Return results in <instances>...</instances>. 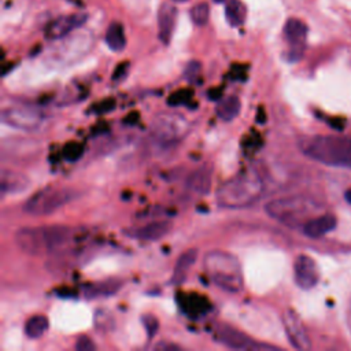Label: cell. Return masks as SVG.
<instances>
[{
    "mask_svg": "<svg viewBox=\"0 0 351 351\" xmlns=\"http://www.w3.org/2000/svg\"><path fill=\"white\" fill-rule=\"evenodd\" d=\"M81 237V230L67 225H43L21 228L15 233V244L29 255H55L66 251Z\"/></svg>",
    "mask_w": 351,
    "mask_h": 351,
    "instance_id": "1",
    "label": "cell"
},
{
    "mask_svg": "<svg viewBox=\"0 0 351 351\" xmlns=\"http://www.w3.org/2000/svg\"><path fill=\"white\" fill-rule=\"evenodd\" d=\"M263 191L262 177L252 170H247L225 181L217 189L215 200L222 208H245L256 203Z\"/></svg>",
    "mask_w": 351,
    "mask_h": 351,
    "instance_id": "2",
    "label": "cell"
},
{
    "mask_svg": "<svg viewBox=\"0 0 351 351\" xmlns=\"http://www.w3.org/2000/svg\"><path fill=\"white\" fill-rule=\"evenodd\" d=\"M299 148L315 162L351 169V137L336 134L307 136L299 140Z\"/></svg>",
    "mask_w": 351,
    "mask_h": 351,
    "instance_id": "3",
    "label": "cell"
},
{
    "mask_svg": "<svg viewBox=\"0 0 351 351\" xmlns=\"http://www.w3.org/2000/svg\"><path fill=\"white\" fill-rule=\"evenodd\" d=\"M265 211L273 219L289 228H303L306 222L322 214V206L311 197H278L265 204Z\"/></svg>",
    "mask_w": 351,
    "mask_h": 351,
    "instance_id": "4",
    "label": "cell"
},
{
    "mask_svg": "<svg viewBox=\"0 0 351 351\" xmlns=\"http://www.w3.org/2000/svg\"><path fill=\"white\" fill-rule=\"evenodd\" d=\"M204 270L210 280L228 293H237L244 287L243 269L239 259L225 251H210L204 256Z\"/></svg>",
    "mask_w": 351,
    "mask_h": 351,
    "instance_id": "5",
    "label": "cell"
},
{
    "mask_svg": "<svg viewBox=\"0 0 351 351\" xmlns=\"http://www.w3.org/2000/svg\"><path fill=\"white\" fill-rule=\"evenodd\" d=\"M78 192L66 186H47L33 193L25 203L23 211L30 215H48L77 197Z\"/></svg>",
    "mask_w": 351,
    "mask_h": 351,
    "instance_id": "6",
    "label": "cell"
},
{
    "mask_svg": "<svg viewBox=\"0 0 351 351\" xmlns=\"http://www.w3.org/2000/svg\"><path fill=\"white\" fill-rule=\"evenodd\" d=\"M188 132V122L184 117L173 112L158 114L151 122V136L160 145H173Z\"/></svg>",
    "mask_w": 351,
    "mask_h": 351,
    "instance_id": "7",
    "label": "cell"
},
{
    "mask_svg": "<svg viewBox=\"0 0 351 351\" xmlns=\"http://www.w3.org/2000/svg\"><path fill=\"white\" fill-rule=\"evenodd\" d=\"M214 340L230 350H276V346L267 343H259L250 337L247 333L236 329L229 324H215L213 328Z\"/></svg>",
    "mask_w": 351,
    "mask_h": 351,
    "instance_id": "8",
    "label": "cell"
},
{
    "mask_svg": "<svg viewBox=\"0 0 351 351\" xmlns=\"http://www.w3.org/2000/svg\"><path fill=\"white\" fill-rule=\"evenodd\" d=\"M0 118L4 125L25 132H33L44 122V114L40 110L25 104L3 108Z\"/></svg>",
    "mask_w": 351,
    "mask_h": 351,
    "instance_id": "9",
    "label": "cell"
},
{
    "mask_svg": "<svg viewBox=\"0 0 351 351\" xmlns=\"http://www.w3.org/2000/svg\"><path fill=\"white\" fill-rule=\"evenodd\" d=\"M281 321H282V326L288 337V341L293 348L300 351H307L311 348L310 337L296 311H293L292 308H287L282 313Z\"/></svg>",
    "mask_w": 351,
    "mask_h": 351,
    "instance_id": "10",
    "label": "cell"
},
{
    "mask_svg": "<svg viewBox=\"0 0 351 351\" xmlns=\"http://www.w3.org/2000/svg\"><path fill=\"white\" fill-rule=\"evenodd\" d=\"M307 36V26L298 18H289L284 25V37L291 45L288 52V60L295 62L303 53V45Z\"/></svg>",
    "mask_w": 351,
    "mask_h": 351,
    "instance_id": "11",
    "label": "cell"
},
{
    "mask_svg": "<svg viewBox=\"0 0 351 351\" xmlns=\"http://www.w3.org/2000/svg\"><path fill=\"white\" fill-rule=\"evenodd\" d=\"M293 280L302 289H311L319 280L317 263L308 255H299L293 262Z\"/></svg>",
    "mask_w": 351,
    "mask_h": 351,
    "instance_id": "12",
    "label": "cell"
},
{
    "mask_svg": "<svg viewBox=\"0 0 351 351\" xmlns=\"http://www.w3.org/2000/svg\"><path fill=\"white\" fill-rule=\"evenodd\" d=\"M85 21H86L85 14H73V15L60 16V18L52 21L47 26L45 37L49 40L62 38V37L67 36L69 33H71L73 30H75L77 27L82 26L85 23Z\"/></svg>",
    "mask_w": 351,
    "mask_h": 351,
    "instance_id": "13",
    "label": "cell"
},
{
    "mask_svg": "<svg viewBox=\"0 0 351 351\" xmlns=\"http://www.w3.org/2000/svg\"><path fill=\"white\" fill-rule=\"evenodd\" d=\"M173 228L171 221L169 219H156L151 221L145 225H141L136 229H132L130 232H126L128 236L143 240V241H156L162 237H165Z\"/></svg>",
    "mask_w": 351,
    "mask_h": 351,
    "instance_id": "14",
    "label": "cell"
},
{
    "mask_svg": "<svg viewBox=\"0 0 351 351\" xmlns=\"http://www.w3.org/2000/svg\"><path fill=\"white\" fill-rule=\"evenodd\" d=\"M176 19H177L176 5L170 3H163L158 11V33H159V40L163 44L170 43L174 32Z\"/></svg>",
    "mask_w": 351,
    "mask_h": 351,
    "instance_id": "15",
    "label": "cell"
},
{
    "mask_svg": "<svg viewBox=\"0 0 351 351\" xmlns=\"http://www.w3.org/2000/svg\"><path fill=\"white\" fill-rule=\"evenodd\" d=\"M336 228V218L332 214H319L304 223L303 233L310 239H318Z\"/></svg>",
    "mask_w": 351,
    "mask_h": 351,
    "instance_id": "16",
    "label": "cell"
},
{
    "mask_svg": "<svg viewBox=\"0 0 351 351\" xmlns=\"http://www.w3.org/2000/svg\"><path fill=\"white\" fill-rule=\"evenodd\" d=\"M211 186V170L208 167H199L193 170L185 182V188L195 195H206Z\"/></svg>",
    "mask_w": 351,
    "mask_h": 351,
    "instance_id": "17",
    "label": "cell"
},
{
    "mask_svg": "<svg viewBox=\"0 0 351 351\" xmlns=\"http://www.w3.org/2000/svg\"><path fill=\"white\" fill-rule=\"evenodd\" d=\"M196 259H197V251L195 248L184 251L177 258L176 266L173 270V276H171V282L174 285H180L185 281V278L188 277V273L192 269V266L195 265Z\"/></svg>",
    "mask_w": 351,
    "mask_h": 351,
    "instance_id": "18",
    "label": "cell"
},
{
    "mask_svg": "<svg viewBox=\"0 0 351 351\" xmlns=\"http://www.w3.org/2000/svg\"><path fill=\"white\" fill-rule=\"evenodd\" d=\"M122 287V282L118 278H108L104 281H99L95 284H89L85 287V298L97 299V298H108L118 292Z\"/></svg>",
    "mask_w": 351,
    "mask_h": 351,
    "instance_id": "19",
    "label": "cell"
},
{
    "mask_svg": "<svg viewBox=\"0 0 351 351\" xmlns=\"http://www.w3.org/2000/svg\"><path fill=\"white\" fill-rule=\"evenodd\" d=\"M29 185V180L15 171L11 170H1V182H0V189L1 195L5 196L7 193H16L23 189H26Z\"/></svg>",
    "mask_w": 351,
    "mask_h": 351,
    "instance_id": "20",
    "label": "cell"
},
{
    "mask_svg": "<svg viewBox=\"0 0 351 351\" xmlns=\"http://www.w3.org/2000/svg\"><path fill=\"white\" fill-rule=\"evenodd\" d=\"M241 108V103L237 96H228L221 99L215 106V114L219 119L229 122L233 121Z\"/></svg>",
    "mask_w": 351,
    "mask_h": 351,
    "instance_id": "21",
    "label": "cell"
},
{
    "mask_svg": "<svg viewBox=\"0 0 351 351\" xmlns=\"http://www.w3.org/2000/svg\"><path fill=\"white\" fill-rule=\"evenodd\" d=\"M225 18L232 27H239L245 22L247 7L241 0H229L225 5Z\"/></svg>",
    "mask_w": 351,
    "mask_h": 351,
    "instance_id": "22",
    "label": "cell"
},
{
    "mask_svg": "<svg viewBox=\"0 0 351 351\" xmlns=\"http://www.w3.org/2000/svg\"><path fill=\"white\" fill-rule=\"evenodd\" d=\"M104 38H106L107 47L114 52L122 51L126 45V36H125L123 26L118 22H114L108 26Z\"/></svg>",
    "mask_w": 351,
    "mask_h": 351,
    "instance_id": "23",
    "label": "cell"
},
{
    "mask_svg": "<svg viewBox=\"0 0 351 351\" xmlns=\"http://www.w3.org/2000/svg\"><path fill=\"white\" fill-rule=\"evenodd\" d=\"M49 326V321L45 315H33L30 317L23 326V332L29 339H38L41 337Z\"/></svg>",
    "mask_w": 351,
    "mask_h": 351,
    "instance_id": "24",
    "label": "cell"
},
{
    "mask_svg": "<svg viewBox=\"0 0 351 351\" xmlns=\"http://www.w3.org/2000/svg\"><path fill=\"white\" fill-rule=\"evenodd\" d=\"M93 324L95 328L100 332H110L114 329V318L112 315L106 310H96L93 315Z\"/></svg>",
    "mask_w": 351,
    "mask_h": 351,
    "instance_id": "25",
    "label": "cell"
},
{
    "mask_svg": "<svg viewBox=\"0 0 351 351\" xmlns=\"http://www.w3.org/2000/svg\"><path fill=\"white\" fill-rule=\"evenodd\" d=\"M181 307L185 310V313L199 317L207 311V302L199 296L191 299L185 298V302L181 303Z\"/></svg>",
    "mask_w": 351,
    "mask_h": 351,
    "instance_id": "26",
    "label": "cell"
},
{
    "mask_svg": "<svg viewBox=\"0 0 351 351\" xmlns=\"http://www.w3.org/2000/svg\"><path fill=\"white\" fill-rule=\"evenodd\" d=\"M210 18V7L207 3H199L191 10V19L196 26H204Z\"/></svg>",
    "mask_w": 351,
    "mask_h": 351,
    "instance_id": "27",
    "label": "cell"
},
{
    "mask_svg": "<svg viewBox=\"0 0 351 351\" xmlns=\"http://www.w3.org/2000/svg\"><path fill=\"white\" fill-rule=\"evenodd\" d=\"M141 324L145 329V333H147V337L151 340L156 336L158 333V329H159V321L155 315L152 314H144L141 315Z\"/></svg>",
    "mask_w": 351,
    "mask_h": 351,
    "instance_id": "28",
    "label": "cell"
},
{
    "mask_svg": "<svg viewBox=\"0 0 351 351\" xmlns=\"http://www.w3.org/2000/svg\"><path fill=\"white\" fill-rule=\"evenodd\" d=\"M75 350L77 351H93L96 350V344L86 336H80L75 341Z\"/></svg>",
    "mask_w": 351,
    "mask_h": 351,
    "instance_id": "29",
    "label": "cell"
},
{
    "mask_svg": "<svg viewBox=\"0 0 351 351\" xmlns=\"http://www.w3.org/2000/svg\"><path fill=\"white\" fill-rule=\"evenodd\" d=\"M200 73V63L197 62H189L185 67V78L189 81H195Z\"/></svg>",
    "mask_w": 351,
    "mask_h": 351,
    "instance_id": "30",
    "label": "cell"
},
{
    "mask_svg": "<svg viewBox=\"0 0 351 351\" xmlns=\"http://www.w3.org/2000/svg\"><path fill=\"white\" fill-rule=\"evenodd\" d=\"M155 350H181V347L176 343H158L154 346Z\"/></svg>",
    "mask_w": 351,
    "mask_h": 351,
    "instance_id": "31",
    "label": "cell"
},
{
    "mask_svg": "<svg viewBox=\"0 0 351 351\" xmlns=\"http://www.w3.org/2000/svg\"><path fill=\"white\" fill-rule=\"evenodd\" d=\"M347 324H348V328H350V332H351V303H350L348 311H347Z\"/></svg>",
    "mask_w": 351,
    "mask_h": 351,
    "instance_id": "32",
    "label": "cell"
},
{
    "mask_svg": "<svg viewBox=\"0 0 351 351\" xmlns=\"http://www.w3.org/2000/svg\"><path fill=\"white\" fill-rule=\"evenodd\" d=\"M344 199L351 204V188L346 191V193H344Z\"/></svg>",
    "mask_w": 351,
    "mask_h": 351,
    "instance_id": "33",
    "label": "cell"
},
{
    "mask_svg": "<svg viewBox=\"0 0 351 351\" xmlns=\"http://www.w3.org/2000/svg\"><path fill=\"white\" fill-rule=\"evenodd\" d=\"M215 3H226V1H229V0H214Z\"/></svg>",
    "mask_w": 351,
    "mask_h": 351,
    "instance_id": "34",
    "label": "cell"
},
{
    "mask_svg": "<svg viewBox=\"0 0 351 351\" xmlns=\"http://www.w3.org/2000/svg\"><path fill=\"white\" fill-rule=\"evenodd\" d=\"M174 3H184V1H188V0H173Z\"/></svg>",
    "mask_w": 351,
    "mask_h": 351,
    "instance_id": "35",
    "label": "cell"
}]
</instances>
